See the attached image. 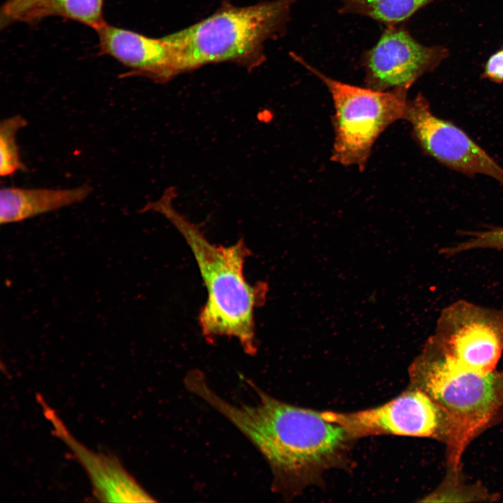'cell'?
I'll list each match as a JSON object with an SVG mask.
<instances>
[{"label": "cell", "mask_w": 503, "mask_h": 503, "mask_svg": "<svg viewBox=\"0 0 503 503\" xmlns=\"http://www.w3.org/2000/svg\"><path fill=\"white\" fill-rule=\"evenodd\" d=\"M462 235L465 237L464 240L442 247V255L450 257L474 249L503 250V226L465 231Z\"/></svg>", "instance_id": "cell-16"}, {"label": "cell", "mask_w": 503, "mask_h": 503, "mask_svg": "<svg viewBox=\"0 0 503 503\" xmlns=\"http://www.w3.org/2000/svg\"><path fill=\"white\" fill-rule=\"evenodd\" d=\"M435 0H340L341 10L347 13L371 17L389 26L409 18L417 10Z\"/></svg>", "instance_id": "cell-14"}, {"label": "cell", "mask_w": 503, "mask_h": 503, "mask_svg": "<svg viewBox=\"0 0 503 503\" xmlns=\"http://www.w3.org/2000/svg\"><path fill=\"white\" fill-rule=\"evenodd\" d=\"M177 195L175 187H170L141 212L162 214L190 247L207 292L198 319L203 335L210 340L220 336L235 337L246 353L253 355L256 352L254 309L265 302L268 284H252L245 279L244 264L251 253L243 240L228 247L211 243L197 225L175 208Z\"/></svg>", "instance_id": "cell-2"}, {"label": "cell", "mask_w": 503, "mask_h": 503, "mask_svg": "<svg viewBox=\"0 0 503 503\" xmlns=\"http://www.w3.org/2000/svg\"><path fill=\"white\" fill-rule=\"evenodd\" d=\"M103 0H27L13 5L4 3L1 10V27L58 16L96 30L105 22L103 17Z\"/></svg>", "instance_id": "cell-13"}, {"label": "cell", "mask_w": 503, "mask_h": 503, "mask_svg": "<svg viewBox=\"0 0 503 503\" xmlns=\"http://www.w3.org/2000/svg\"><path fill=\"white\" fill-rule=\"evenodd\" d=\"M343 426L353 438L376 435L429 437L447 446L452 426L446 412L426 393L411 386L380 406L352 413L322 412Z\"/></svg>", "instance_id": "cell-6"}, {"label": "cell", "mask_w": 503, "mask_h": 503, "mask_svg": "<svg viewBox=\"0 0 503 503\" xmlns=\"http://www.w3.org/2000/svg\"><path fill=\"white\" fill-rule=\"evenodd\" d=\"M300 61L322 81L333 99L331 160L363 170L381 134L393 123L404 119L408 91H379L351 85L323 74L304 60Z\"/></svg>", "instance_id": "cell-5"}, {"label": "cell", "mask_w": 503, "mask_h": 503, "mask_svg": "<svg viewBox=\"0 0 503 503\" xmlns=\"http://www.w3.org/2000/svg\"><path fill=\"white\" fill-rule=\"evenodd\" d=\"M89 184L70 189L6 187L0 191V224L18 222L82 202L92 193Z\"/></svg>", "instance_id": "cell-12"}, {"label": "cell", "mask_w": 503, "mask_h": 503, "mask_svg": "<svg viewBox=\"0 0 503 503\" xmlns=\"http://www.w3.org/2000/svg\"><path fill=\"white\" fill-rule=\"evenodd\" d=\"M483 77L497 82H503V49L492 54L488 59Z\"/></svg>", "instance_id": "cell-17"}, {"label": "cell", "mask_w": 503, "mask_h": 503, "mask_svg": "<svg viewBox=\"0 0 503 503\" xmlns=\"http://www.w3.org/2000/svg\"><path fill=\"white\" fill-rule=\"evenodd\" d=\"M54 425L59 436L73 450L87 471L94 485L96 496L108 502H154L124 470L117 460L89 452L73 440L58 418Z\"/></svg>", "instance_id": "cell-11"}, {"label": "cell", "mask_w": 503, "mask_h": 503, "mask_svg": "<svg viewBox=\"0 0 503 503\" xmlns=\"http://www.w3.org/2000/svg\"><path fill=\"white\" fill-rule=\"evenodd\" d=\"M27 119L16 115L3 119L0 124V174L10 176L17 171L27 170L21 160L17 144V133L27 125Z\"/></svg>", "instance_id": "cell-15"}, {"label": "cell", "mask_w": 503, "mask_h": 503, "mask_svg": "<svg viewBox=\"0 0 503 503\" xmlns=\"http://www.w3.org/2000/svg\"><path fill=\"white\" fill-rule=\"evenodd\" d=\"M27 0H7L5 3L8 5L17 4Z\"/></svg>", "instance_id": "cell-18"}, {"label": "cell", "mask_w": 503, "mask_h": 503, "mask_svg": "<svg viewBox=\"0 0 503 503\" xmlns=\"http://www.w3.org/2000/svg\"><path fill=\"white\" fill-rule=\"evenodd\" d=\"M247 381L256 402L234 404L213 391L201 371L193 370L184 377L191 393L223 415L261 453L271 469L275 491L294 495L340 462L353 439L343 426L326 420L322 412L282 402Z\"/></svg>", "instance_id": "cell-1"}, {"label": "cell", "mask_w": 503, "mask_h": 503, "mask_svg": "<svg viewBox=\"0 0 503 503\" xmlns=\"http://www.w3.org/2000/svg\"><path fill=\"white\" fill-rule=\"evenodd\" d=\"M404 119L423 151L438 162L467 175H486L503 184V168L465 132L435 115L421 94L408 100Z\"/></svg>", "instance_id": "cell-8"}, {"label": "cell", "mask_w": 503, "mask_h": 503, "mask_svg": "<svg viewBox=\"0 0 503 503\" xmlns=\"http://www.w3.org/2000/svg\"><path fill=\"white\" fill-rule=\"evenodd\" d=\"M100 50L133 75L166 82L177 75L173 50L165 37L154 38L106 22L95 30Z\"/></svg>", "instance_id": "cell-10"}, {"label": "cell", "mask_w": 503, "mask_h": 503, "mask_svg": "<svg viewBox=\"0 0 503 503\" xmlns=\"http://www.w3.org/2000/svg\"><path fill=\"white\" fill-rule=\"evenodd\" d=\"M409 376L411 386L426 393L449 416L452 437L446 446L447 464L451 472L458 473L467 445L502 412L503 372L469 367L428 338Z\"/></svg>", "instance_id": "cell-3"}, {"label": "cell", "mask_w": 503, "mask_h": 503, "mask_svg": "<svg viewBox=\"0 0 503 503\" xmlns=\"http://www.w3.org/2000/svg\"><path fill=\"white\" fill-rule=\"evenodd\" d=\"M448 56L444 46L424 45L404 27L389 26L363 56L365 87L379 91H409L419 78L434 71Z\"/></svg>", "instance_id": "cell-9"}, {"label": "cell", "mask_w": 503, "mask_h": 503, "mask_svg": "<svg viewBox=\"0 0 503 503\" xmlns=\"http://www.w3.org/2000/svg\"><path fill=\"white\" fill-rule=\"evenodd\" d=\"M429 338L462 364L493 372L503 352V307L455 301L442 310Z\"/></svg>", "instance_id": "cell-7"}, {"label": "cell", "mask_w": 503, "mask_h": 503, "mask_svg": "<svg viewBox=\"0 0 503 503\" xmlns=\"http://www.w3.org/2000/svg\"><path fill=\"white\" fill-rule=\"evenodd\" d=\"M295 0L222 9L165 36L173 48L177 74L204 64L246 59L284 24Z\"/></svg>", "instance_id": "cell-4"}]
</instances>
